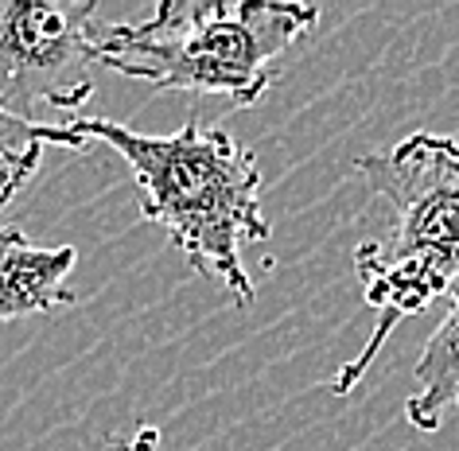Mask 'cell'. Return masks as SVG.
Returning <instances> with one entry per match:
<instances>
[{"label":"cell","mask_w":459,"mask_h":451,"mask_svg":"<svg viewBox=\"0 0 459 451\" xmlns=\"http://www.w3.org/2000/svg\"><path fill=\"white\" fill-rule=\"evenodd\" d=\"M78 141H101L133 171L136 206L183 253L187 269L218 281L238 308L254 304L242 249L273 234L261 211V171L226 129L191 117L171 136H144L109 117H71Z\"/></svg>","instance_id":"1"},{"label":"cell","mask_w":459,"mask_h":451,"mask_svg":"<svg viewBox=\"0 0 459 451\" xmlns=\"http://www.w3.org/2000/svg\"><path fill=\"white\" fill-rule=\"evenodd\" d=\"M101 31L106 20L90 0H0V113L36 121V109H82Z\"/></svg>","instance_id":"4"},{"label":"cell","mask_w":459,"mask_h":451,"mask_svg":"<svg viewBox=\"0 0 459 451\" xmlns=\"http://www.w3.org/2000/svg\"><path fill=\"white\" fill-rule=\"evenodd\" d=\"M156 447H160V428L152 424H141L129 444H125V451H156Z\"/></svg>","instance_id":"8"},{"label":"cell","mask_w":459,"mask_h":451,"mask_svg":"<svg viewBox=\"0 0 459 451\" xmlns=\"http://www.w3.org/2000/svg\"><path fill=\"white\" fill-rule=\"evenodd\" d=\"M78 265L74 246H39L20 226H0V319L48 316L74 308L66 276Z\"/></svg>","instance_id":"5"},{"label":"cell","mask_w":459,"mask_h":451,"mask_svg":"<svg viewBox=\"0 0 459 451\" xmlns=\"http://www.w3.org/2000/svg\"><path fill=\"white\" fill-rule=\"evenodd\" d=\"M452 308L432 331L417 358V393L405 401V416L417 432H436L447 409H459V284L452 288Z\"/></svg>","instance_id":"6"},{"label":"cell","mask_w":459,"mask_h":451,"mask_svg":"<svg viewBox=\"0 0 459 451\" xmlns=\"http://www.w3.org/2000/svg\"><path fill=\"white\" fill-rule=\"evenodd\" d=\"M354 171L374 195L394 206L385 241H362L354 269L362 299L374 311L366 346L331 381V393H351L366 377L374 354L401 319L420 316L436 296L459 284V141L440 133H412L389 152L359 156Z\"/></svg>","instance_id":"2"},{"label":"cell","mask_w":459,"mask_h":451,"mask_svg":"<svg viewBox=\"0 0 459 451\" xmlns=\"http://www.w3.org/2000/svg\"><path fill=\"white\" fill-rule=\"evenodd\" d=\"M48 144L82 148L78 133L66 121L48 125V121H24L13 117V113H0V211L31 183Z\"/></svg>","instance_id":"7"},{"label":"cell","mask_w":459,"mask_h":451,"mask_svg":"<svg viewBox=\"0 0 459 451\" xmlns=\"http://www.w3.org/2000/svg\"><path fill=\"white\" fill-rule=\"evenodd\" d=\"M319 13L296 0H160L141 24H106L101 66L156 94H222L257 106Z\"/></svg>","instance_id":"3"}]
</instances>
